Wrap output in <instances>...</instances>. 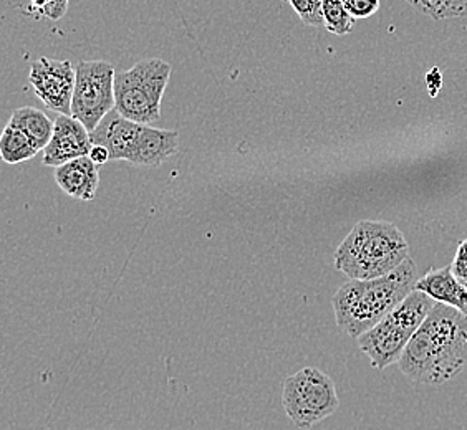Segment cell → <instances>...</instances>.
<instances>
[{
    "mask_svg": "<svg viewBox=\"0 0 467 430\" xmlns=\"http://www.w3.org/2000/svg\"><path fill=\"white\" fill-rule=\"evenodd\" d=\"M467 364V314L436 302L398 361L400 371L416 384L441 385Z\"/></svg>",
    "mask_w": 467,
    "mask_h": 430,
    "instance_id": "obj_1",
    "label": "cell"
},
{
    "mask_svg": "<svg viewBox=\"0 0 467 430\" xmlns=\"http://www.w3.org/2000/svg\"><path fill=\"white\" fill-rule=\"evenodd\" d=\"M418 280L416 263L408 259L385 277L345 282L332 298L340 332L358 340L413 293Z\"/></svg>",
    "mask_w": 467,
    "mask_h": 430,
    "instance_id": "obj_2",
    "label": "cell"
},
{
    "mask_svg": "<svg viewBox=\"0 0 467 430\" xmlns=\"http://www.w3.org/2000/svg\"><path fill=\"white\" fill-rule=\"evenodd\" d=\"M410 259L405 233L385 220H359L335 251V267L350 280L395 271Z\"/></svg>",
    "mask_w": 467,
    "mask_h": 430,
    "instance_id": "obj_3",
    "label": "cell"
},
{
    "mask_svg": "<svg viewBox=\"0 0 467 430\" xmlns=\"http://www.w3.org/2000/svg\"><path fill=\"white\" fill-rule=\"evenodd\" d=\"M91 143L109 151L111 161L133 162L136 166L156 168L178 153L180 135L171 129H156L121 117L113 109L91 131Z\"/></svg>",
    "mask_w": 467,
    "mask_h": 430,
    "instance_id": "obj_4",
    "label": "cell"
},
{
    "mask_svg": "<svg viewBox=\"0 0 467 430\" xmlns=\"http://www.w3.org/2000/svg\"><path fill=\"white\" fill-rule=\"evenodd\" d=\"M434 305L431 296L414 290L391 313L361 334L357 343L368 356L371 366L381 371L398 363Z\"/></svg>",
    "mask_w": 467,
    "mask_h": 430,
    "instance_id": "obj_5",
    "label": "cell"
},
{
    "mask_svg": "<svg viewBox=\"0 0 467 430\" xmlns=\"http://www.w3.org/2000/svg\"><path fill=\"white\" fill-rule=\"evenodd\" d=\"M171 65L161 58H146L133 68L115 75V99L118 113L141 125H153L161 119V101Z\"/></svg>",
    "mask_w": 467,
    "mask_h": 430,
    "instance_id": "obj_6",
    "label": "cell"
},
{
    "mask_svg": "<svg viewBox=\"0 0 467 430\" xmlns=\"http://www.w3.org/2000/svg\"><path fill=\"white\" fill-rule=\"evenodd\" d=\"M282 404L298 429H310L340 407L332 377L317 368L300 369L285 379Z\"/></svg>",
    "mask_w": 467,
    "mask_h": 430,
    "instance_id": "obj_7",
    "label": "cell"
},
{
    "mask_svg": "<svg viewBox=\"0 0 467 430\" xmlns=\"http://www.w3.org/2000/svg\"><path fill=\"white\" fill-rule=\"evenodd\" d=\"M115 75L113 65L105 60L80 62L77 67L72 117L87 126L90 133L117 107Z\"/></svg>",
    "mask_w": 467,
    "mask_h": 430,
    "instance_id": "obj_8",
    "label": "cell"
},
{
    "mask_svg": "<svg viewBox=\"0 0 467 430\" xmlns=\"http://www.w3.org/2000/svg\"><path fill=\"white\" fill-rule=\"evenodd\" d=\"M30 87L36 98L60 115H72L73 91L77 83V68L68 60H54L42 56L30 67Z\"/></svg>",
    "mask_w": 467,
    "mask_h": 430,
    "instance_id": "obj_9",
    "label": "cell"
},
{
    "mask_svg": "<svg viewBox=\"0 0 467 430\" xmlns=\"http://www.w3.org/2000/svg\"><path fill=\"white\" fill-rule=\"evenodd\" d=\"M91 136L87 126L72 115H60L55 119L54 136L44 149V164L58 168L65 162L90 156Z\"/></svg>",
    "mask_w": 467,
    "mask_h": 430,
    "instance_id": "obj_10",
    "label": "cell"
},
{
    "mask_svg": "<svg viewBox=\"0 0 467 430\" xmlns=\"http://www.w3.org/2000/svg\"><path fill=\"white\" fill-rule=\"evenodd\" d=\"M55 180L67 196L78 200H93L99 186V166L90 156L65 162L55 168Z\"/></svg>",
    "mask_w": 467,
    "mask_h": 430,
    "instance_id": "obj_11",
    "label": "cell"
},
{
    "mask_svg": "<svg viewBox=\"0 0 467 430\" xmlns=\"http://www.w3.org/2000/svg\"><path fill=\"white\" fill-rule=\"evenodd\" d=\"M416 290L431 296L434 302L454 306L467 314V287L452 275L451 267L428 271L418 280Z\"/></svg>",
    "mask_w": 467,
    "mask_h": 430,
    "instance_id": "obj_12",
    "label": "cell"
},
{
    "mask_svg": "<svg viewBox=\"0 0 467 430\" xmlns=\"http://www.w3.org/2000/svg\"><path fill=\"white\" fill-rule=\"evenodd\" d=\"M9 125L27 136L38 151L46 149L54 136V119H50L44 111L36 108H18L12 113Z\"/></svg>",
    "mask_w": 467,
    "mask_h": 430,
    "instance_id": "obj_13",
    "label": "cell"
},
{
    "mask_svg": "<svg viewBox=\"0 0 467 430\" xmlns=\"http://www.w3.org/2000/svg\"><path fill=\"white\" fill-rule=\"evenodd\" d=\"M36 153L38 149L27 136L16 129L14 126L7 125L0 138V154L4 161L7 164H18L32 159Z\"/></svg>",
    "mask_w": 467,
    "mask_h": 430,
    "instance_id": "obj_14",
    "label": "cell"
},
{
    "mask_svg": "<svg viewBox=\"0 0 467 430\" xmlns=\"http://www.w3.org/2000/svg\"><path fill=\"white\" fill-rule=\"evenodd\" d=\"M414 9L424 15L441 18L462 17L467 15V0H406Z\"/></svg>",
    "mask_w": 467,
    "mask_h": 430,
    "instance_id": "obj_15",
    "label": "cell"
},
{
    "mask_svg": "<svg viewBox=\"0 0 467 430\" xmlns=\"http://www.w3.org/2000/svg\"><path fill=\"white\" fill-rule=\"evenodd\" d=\"M325 28L335 36H348L355 20L350 12L345 7L343 0H324Z\"/></svg>",
    "mask_w": 467,
    "mask_h": 430,
    "instance_id": "obj_16",
    "label": "cell"
},
{
    "mask_svg": "<svg viewBox=\"0 0 467 430\" xmlns=\"http://www.w3.org/2000/svg\"><path fill=\"white\" fill-rule=\"evenodd\" d=\"M300 20L310 27H325L324 0H288Z\"/></svg>",
    "mask_w": 467,
    "mask_h": 430,
    "instance_id": "obj_17",
    "label": "cell"
},
{
    "mask_svg": "<svg viewBox=\"0 0 467 430\" xmlns=\"http://www.w3.org/2000/svg\"><path fill=\"white\" fill-rule=\"evenodd\" d=\"M28 2H30V10L52 20L62 18L68 10V0H28Z\"/></svg>",
    "mask_w": 467,
    "mask_h": 430,
    "instance_id": "obj_18",
    "label": "cell"
},
{
    "mask_svg": "<svg viewBox=\"0 0 467 430\" xmlns=\"http://www.w3.org/2000/svg\"><path fill=\"white\" fill-rule=\"evenodd\" d=\"M345 7L355 18H368L379 9V0H343Z\"/></svg>",
    "mask_w": 467,
    "mask_h": 430,
    "instance_id": "obj_19",
    "label": "cell"
},
{
    "mask_svg": "<svg viewBox=\"0 0 467 430\" xmlns=\"http://www.w3.org/2000/svg\"><path fill=\"white\" fill-rule=\"evenodd\" d=\"M451 271L464 287H467V239L459 243L456 257L451 263Z\"/></svg>",
    "mask_w": 467,
    "mask_h": 430,
    "instance_id": "obj_20",
    "label": "cell"
},
{
    "mask_svg": "<svg viewBox=\"0 0 467 430\" xmlns=\"http://www.w3.org/2000/svg\"><path fill=\"white\" fill-rule=\"evenodd\" d=\"M90 158L91 161L95 162L97 166L111 161L109 149L105 146H101V144H93L91 146Z\"/></svg>",
    "mask_w": 467,
    "mask_h": 430,
    "instance_id": "obj_21",
    "label": "cell"
}]
</instances>
